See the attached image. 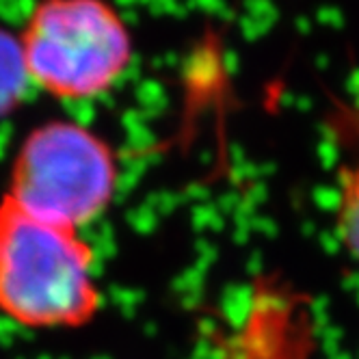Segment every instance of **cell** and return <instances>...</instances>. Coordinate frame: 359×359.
<instances>
[{"label": "cell", "instance_id": "1", "mask_svg": "<svg viewBox=\"0 0 359 359\" xmlns=\"http://www.w3.org/2000/svg\"><path fill=\"white\" fill-rule=\"evenodd\" d=\"M95 253L76 227L0 199V312L31 329H76L100 312Z\"/></svg>", "mask_w": 359, "mask_h": 359}, {"label": "cell", "instance_id": "2", "mask_svg": "<svg viewBox=\"0 0 359 359\" xmlns=\"http://www.w3.org/2000/svg\"><path fill=\"white\" fill-rule=\"evenodd\" d=\"M20 46L31 83L61 100L109 91L133 59L130 33L104 0H41Z\"/></svg>", "mask_w": 359, "mask_h": 359}, {"label": "cell", "instance_id": "3", "mask_svg": "<svg viewBox=\"0 0 359 359\" xmlns=\"http://www.w3.org/2000/svg\"><path fill=\"white\" fill-rule=\"evenodd\" d=\"M117 163L107 141L74 121H50L24 139L7 195L31 215L81 229L109 208Z\"/></svg>", "mask_w": 359, "mask_h": 359}, {"label": "cell", "instance_id": "4", "mask_svg": "<svg viewBox=\"0 0 359 359\" xmlns=\"http://www.w3.org/2000/svg\"><path fill=\"white\" fill-rule=\"evenodd\" d=\"M346 128L357 139L355 156L340 169L338 182V206H336V227L338 236L351 258L359 262V113H346Z\"/></svg>", "mask_w": 359, "mask_h": 359}, {"label": "cell", "instance_id": "5", "mask_svg": "<svg viewBox=\"0 0 359 359\" xmlns=\"http://www.w3.org/2000/svg\"><path fill=\"white\" fill-rule=\"evenodd\" d=\"M29 85L31 79L24 65L20 39L0 29V121L20 109Z\"/></svg>", "mask_w": 359, "mask_h": 359}]
</instances>
